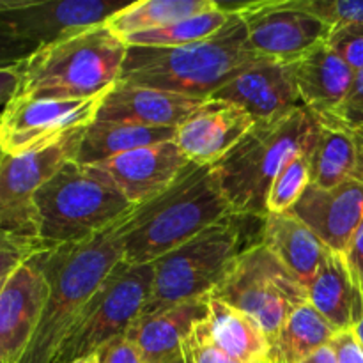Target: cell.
Listing matches in <instances>:
<instances>
[{
	"label": "cell",
	"instance_id": "1",
	"mask_svg": "<svg viewBox=\"0 0 363 363\" xmlns=\"http://www.w3.org/2000/svg\"><path fill=\"white\" fill-rule=\"evenodd\" d=\"M124 218V216H123ZM74 243L41 248L39 264L50 286L38 330L18 363H53L91 298L113 268L124 261L119 225Z\"/></svg>",
	"mask_w": 363,
	"mask_h": 363
},
{
	"label": "cell",
	"instance_id": "2",
	"mask_svg": "<svg viewBox=\"0 0 363 363\" xmlns=\"http://www.w3.org/2000/svg\"><path fill=\"white\" fill-rule=\"evenodd\" d=\"M234 216L213 167L190 163L163 194L135 206L119 225L124 261L152 264L208 227Z\"/></svg>",
	"mask_w": 363,
	"mask_h": 363
},
{
	"label": "cell",
	"instance_id": "3",
	"mask_svg": "<svg viewBox=\"0 0 363 363\" xmlns=\"http://www.w3.org/2000/svg\"><path fill=\"white\" fill-rule=\"evenodd\" d=\"M259 60L262 57L248 48L245 21L233 14L222 30L204 41L174 48L128 46L121 82L208 99Z\"/></svg>",
	"mask_w": 363,
	"mask_h": 363
},
{
	"label": "cell",
	"instance_id": "4",
	"mask_svg": "<svg viewBox=\"0 0 363 363\" xmlns=\"http://www.w3.org/2000/svg\"><path fill=\"white\" fill-rule=\"evenodd\" d=\"M319 128L305 106L255 126L213 165L218 186L234 215L266 218V194L293 156L311 151Z\"/></svg>",
	"mask_w": 363,
	"mask_h": 363
},
{
	"label": "cell",
	"instance_id": "5",
	"mask_svg": "<svg viewBox=\"0 0 363 363\" xmlns=\"http://www.w3.org/2000/svg\"><path fill=\"white\" fill-rule=\"evenodd\" d=\"M128 46L105 23L80 28L23 62L18 96L87 99L106 94L123 74Z\"/></svg>",
	"mask_w": 363,
	"mask_h": 363
},
{
	"label": "cell",
	"instance_id": "6",
	"mask_svg": "<svg viewBox=\"0 0 363 363\" xmlns=\"http://www.w3.org/2000/svg\"><path fill=\"white\" fill-rule=\"evenodd\" d=\"M34 204L43 248L87 240L135 208L108 176L74 160L39 188Z\"/></svg>",
	"mask_w": 363,
	"mask_h": 363
},
{
	"label": "cell",
	"instance_id": "7",
	"mask_svg": "<svg viewBox=\"0 0 363 363\" xmlns=\"http://www.w3.org/2000/svg\"><path fill=\"white\" fill-rule=\"evenodd\" d=\"M236 220L238 215H234L208 227L152 262V291L140 315H151L184 301L211 296L241 252L248 248L241 243L243 234Z\"/></svg>",
	"mask_w": 363,
	"mask_h": 363
},
{
	"label": "cell",
	"instance_id": "8",
	"mask_svg": "<svg viewBox=\"0 0 363 363\" xmlns=\"http://www.w3.org/2000/svg\"><path fill=\"white\" fill-rule=\"evenodd\" d=\"M211 298L255 319L268 340L282 330L293 312L308 301L307 289L300 280L262 243L241 252Z\"/></svg>",
	"mask_w": 363,
	"mask_h": 363
},
{
	"label": "cell",
	"instance_id": "9",
	"mask_svg": "<svg viewBox=\"0 0 363 363\" xmlns=\"http://www.w3.org/2000/svg\"><path fill=\"white\" fill-rule=\"evenodd\" d=\"M152 280V264L121 261L91 298L53 363H73L126 335L151 296Z\"/></svg>",
	"mask_w": 363,
	"mask_h": 363
},
{
	"label": "cell",
	"instance_id": "10",
	"mask_svg": "<svg viewBox=\"0 0 363 363\" xmlns=\"http://www.w3.org/2000/svg\"><path fill=\"white\" fill-rule=\"evenodd\" d=\"M84 130L39 151L4 156L0 163V233L41 247L34 197L60 167L77 158Z\"/></svg>",
	"mask_w": 363,
	"mask_h": 363
},
{
	"label": "cell",
	"instance_id": "11",
	"mask_svg": "<svg viewBox=\"0 0 363 363\" xmlns=\"http://www.w3.org/2000/svg\"><path fill=\"white\" fill-rule=\"evenodd\" d=\"M106 94L87 99L16 96L0 113V147L4 155L20 156L39 151L84 130L94 123Z\"/></svg>",
	"mask_w": 363,
	"mask_h": 363
},
{
	"label": "cell",
	"instance_id": "12",
	"mask_svg": "<svg viewBox=\"0 0 363 363\" xmlns=\"http://www.w3.org/2000/svg\"><path fill=\"white\" fill-rule=\"evenodd\" d=\"M220 6L241 16L247 27L248 48L262 59L289 62L325 43L332 28L303 9L298 0H257Z\"/></svg>",
	"mask_w": 363,
	"mask_h": 363
},
{
	"label": "cell",
	"instance_id": "13",
	"mask_svg": "<svg viewBox=\"0 0 363 363\" xmlns=\"http://www.w3.org/2000/svg\"><path fill=\"white\" fill-rule=\"evenodd\" d=\"M130 2L112 0H9L0 11V32L39 52L92 25L105 23Z\"/></svg>",
	"mask_w": 363,
	"mask_h": 363
},
{
	"label": "cell",
	"instance_id": "14",
	"mask_svg": "<svg viewBox=\"0 0 363 363\" xmlns=\"http://www.w3.org/2000/svg\"><path fill=\"white\" fill-rule=\"evenodd\" d=\"M41 250V248H39ZM25 259L0 289V362L18 363L27 351L50 294L38 252Z\"/></svg>",
	"mask_w": 363,
	"mask_h": 363
},
{
	"label": "cell",
	"instance_id": "15",
	"mask_svg": "<svg viewBox=\"0 0 363 363\" xmlns=\"http://www.w3.org/2000/svg\"><path fill=\"white\" fill-rule=\"evenodd\" d=\"M254 126V117L241 106L208 98L176 128L174 142L190 163L213 167Z\"/></svg>",
	"mask_w": 363,
	"mask_h": 363
},
{
	"label": "cell",
	"instance_id": "16",
	"mask_svg": "<svg viewBox=\"0 0 363 363\" xmlns=\"http://www.w3.org/2000/svg\"><path fill=\"white\" fill-rule=\"evenodd\" d=\"M190 165L176 142L147 145L96 163L133 206H140L172 186Z\"/></svg>",
	"mask_w": 363,
	"mask_h": 363
},
{
	"label": "cell",
	"instance_id": "17",
	"mask_svg": "<svg viewBox=\"0 0 363 363\" xmlns=\"http://www.w3.org/2000/svg\"><path fill=\"white\" fill-rule=\"evenodd\" d=\"M289 213L330 250L344 255L363 222V183L351 177L332 190L311 184Z\"/></svg>",
	"mask_w": 363,
	"mask_h": 363
},
{
	"label": "cell",
	"instance_id": "18",
	"mask_svg": "<svg viewBox=\"0 0 363 363\" xmlns=\"http://www.w3.org/2000/svg\"><path fill=\"white\" fill-rule=\"evenodd\" d=\"M211 98L241 106L255 123L275 121L303 106L286 62L273 59L248 66Z\"/></svg>",
	"mask_w": 363,
	"mask_h": 363
},
{
	"label": "cell",
	"instance_id": "19",
	"mask_svg": "<svg viewBox=\"0 0 363 363\" xmlns=\"http://www.w3.org/2000/svg\"><path fill=\"white\" fill-rule=\"evenodd\" d=\"M301 103L315 117H333L346 106L354 73L326 43L286 62Z\"/></svg>",
	"mask_w": 363,
	"mask_h": 363
},
{
	"label": "cell",
	"instance_id": "20",
	"mask_svg": "<svg viewBox=\"0 0 363 363\" xmlns=\"http://www.w3.org/2000/svg\"><path fill=\"white\" fill-rule=\"evenodd\" d=\"M202 101L204 99L138 87L119 80L105 96L94 121L177 128Z\"/></svg>",
	"mask_w": 363,
	"mask_h": 363
},
{
	"label": "cell",
	"instance_id": "21",
	"mask_svg": "<svg viewBox=\"0 0 363 363\" xmlns=\"http://www.w3.org/2000/svg\"><path fill=\"white\" fill-rule=\"evenodd\" d=\"M209 298L184 301L151 315H138L126 337L138 347L145 363H167L183 351L184 340L208 318Z\"/></svg>",
	"mask_w": 363,
	"mask_h": 363
},
{
	"label": "cell",
	"instance_id": "22",
	"mask_svg": "<svg viewBox=\"0 0 363 363\" xmlns=\"http://www.w3.org/2000/svg\"><path fill=\"white\" fill-rule=\"evenodd\" d=\"M259 243L264 245L289 269L291 275L300 280L305 289H308L330 252V248L291 213L266 216L262 220Z\"/></svg>",
	"mask_w": 363,
	"mask_h": 363
},
{
	"label": "cell",
	"instance_id": "23",
	"mask_svg": "<svg viewBox=\"0 0 363 363\" xmlns=\"http://www.w3.org/2000/svg\"><path fill=\"white\" fill-rule=\"evenodd\" d=\"M308 303L337 333L350 332L363 318V298L354 287L342 254L330 250L307 289Z\"/></svg>",
	"mask_w": 363,
	"mask_h": 363
},
{
	"label": "cell",
	"instance_id": "24",
	"mask_svg": "<svg viewBox=\"0 0 363 363\" xmlns=\"http://www.w3.org/2000/svg\"><path fill=\"white\" fill-rule=\"evenodd\" d=\"M311 184L332 190L346 183L357 170V145L350 128L337 117H319L314 144L308 151Z\"/></svg>",
	"mask_w": 363,
	"mask_h": 363
},
{
	"label": "cell",
	"instance_id": "25",
	"mask_svg": "<svg viewBox=\"0 0 363 363\" xmlns=\"http://www.w3.org/2000/svg\"><path fill=\"white\" fill-rule=\"evenodd\" d=\"M176 137V128L140 126V124L94 123L84 130L74 162L80 165H96L116 158L124 152L147 145L170 142Z\"/></svg>",
	"mask_w": 363,
	"mask_h": 363
},
{
	"label": "cell",
	"instance_id": "26",
	"mask_svg": "<svg viewBox=\"0 0 363 363\" xmlns=\"http://www.w3.org/2000/svg\"><path fill=\"white\" fill-rule=\"evenodd\" d=\"M208 325L215 342L240 363H268L269 340L255 319L209 296Z\"/></svg>",
	"mask_w": 363,
	"mask_h": 363
},
{
	"label": "cell",
	"instance_id": "27",
	"mask_svg": "<svg viewBox=\"0 0 363 363\" xmlns=\"http://www.w3.org/2000/svg\"><path fill=\"white\" fill-rule=\"evenodd\" d=\"M335 335L332 325L307 301L269 340L268 363H300L319 347L330 346Z\"/></svg>",
	"mask_w": 363,
	"mask_h": 363
},
{
	"label": "cell",
	"instance_id": "28",
	"mask_svg": "<svg viewBox=\"0 0 363 363\" xmlns=\"http://www.w3.org/2000/svg\"><path fill=\"white\" fill-rule=\"evenodd\" d=\"M216 6L218 2L215 0H138L113 13L105 21V27L121 39H126L133 34L206 13Z\"/></svg>",
	"mask_w": 363,
	"mask_h": 363
},
{
	"label": "cell",
	"instance_id": "29",
	"mask_svg": "<svg viewBox=\"0 0 363 363\" xmlns=\"http://www.w3.org/2000/svg\"><path fill=\"white\" fill-rule=\"evenodd\" d=\"M230 18L233 14L223 9L218 2L215 9L172 21L160 28L133 34L123 41L126 43V46H138V48H174V46L191 45L215 35L229 23Z\"/></svg>",
	"mask_w": 363,
	"mask_h": 363
},
{
	"label": "cell",
	"instance_id": "30",
	"mask_svg": "<svg viewBox=\"0 0 363 363\" xmlns=\"http://www.w3.org/2000/svg\"><path fill=\"white\" fill-rule=\"evenodd\" d=\"M308 186H311L308 152H301V155L293 156L273 179L266 194V213L268 215L289 213Z\"/></svg>",
	"mask_w": 363,
	"mask_h": 363
},
{
	"label": "cell",
	"instance_id": "31",
	"mask_svg": "<svg viewBox=\"0 0 363 363\" xmlns=\"http://www.w3.org/2000/svg\"><path fill=\"white\" fill-rule=\"evenodd\" d=\"M326 45L354 71H363V25L339 23L332 25Z\"/></svg>",
	"mask_w": 363,
	"mask_h": 363
},
{
	"label": "cell",
	"instance_id": "32",
	"mask_svg": "<svg viewBox=\"0 0 363 363\" xmlns=\"http://www.w3.org/2000/svg\"><path fill=\"white\" fill-rule=\"evenodd\" d=\"M183 351L190 363H240L225 353L218 344L215 342L209 330L208 318L202 319L194 332L184 340Z\"/></svg>",
	"mask_w": 363,
	"mask_h": 363
},
{
	"label": "cell",
	"instance_id": "33",
	"mask_svg": "<svg viewBox=\"0 0 363 363\" xmlns=\"http://www.w3.org/2000/svg\"><path fill=\"white\" fill-rule=\"evenodd\" d=\"M298 4L330 27L339 23L363 25V0H298Z\"/></svg>",
	"mask_w": 363,
	"mask_h": 363
},
{
	"label": "cell",
	"instance_id": "34",
	"mask_svg": "<svg viewBox=\"0 0 363 363\" xmlns=\"http://www.w3.org/2000/svg\"><path fill=\"white\" fill-rule=\"evenodd\" d=\"M98 354L101 363H145L138 347L126 335L110 340L98 351Z\"/></svg>",
	"mask_w": 363,
	"mask_h": 363
},
{
	"label": "cell",
	"instance_id": "35",
	"mask_svg": "<svg viewBox=\"0 0 363 363\" xmlns=\"http://www.w3.org/2000/svg\"><path fill=\"white\" fill-rule=\"evenodd\" d=\"M38 245L27 243H11L0 247V282L6 280L21 262L27 257H30L35 250H39Z\"/></svg>",
	"mask_w": 363,
	"mask_h": 363
},
{
	"label": "cell",
	"instance_id": "36",
	"mask_svg": "<svg viewBox=\"0 0 363 363\" xmlns=\"http://www.w3.org/2000/svg\"><path fill=\"white\" fill-rule=\"evenodd\" d=\"M344 259H346V266L351 275V280H353L354 287H357L358 293L363 298V222L358 227L357 233H354L353 240H351L350 247H347L346 254H344Z\"/></svg>",
	"mask_w": 363,
	"mask_h": 363
},
{
	"label": "cell",
	"instance_id": "37",
	"mask_svg": "<svg viewBox=\"0 0 363 363\" xmlns=\"http://www.w3.org/2000/svg\"><path fill=\"white\" fill-rule=\"evenodd\" d=\"M330 346L335 351L339 363H363V347L353 330L337 333Z\"/></svg>",
	"mask_w": 363,
	"mask_h": 363
},
{
	"label": "cell",
	"instance_id": "38",
	"mask_svg": "<svg viewBox=\"0 0 363 363\" xmlns=\"http://www.w3.org/2000/svg\"><path fill=\"white\" fill-rule=\"evenodd\" d=\"M34 53L30 46L0 32V67L27 62Z\"/></svg>",
	"mask_w": 363,
	"mask_h": 363
},
{
	"label": "cell",
	"instance_id": "39",
	"mask_svg": "<svg viewBox=\"0 0 363 363\" xmlns=\"http://www.w3.org/2000/svg\"><path fill=\"white\" fill-rule=\"evenodd\" d=\"M23 78V64L0 67V105L6 106L18 96Z\"/></svg>",
	"mask_w": 363,
	"mask_h": 363
},
{
	"label": "cell",
	"instance_id": "40",
	"mask_svg": "<svg viewBox=\"0 0 363 363\" xmlns=\"http://www.w3.org/2000/svg\"><path fill=\"white\" fill-rule=\"evenodd\" d=\"M340 123L347 124V126L363 128V106H344L337 116Z\"/></svg>",
	"mask_w": 363,
	"mask_h": 363
},
{
	"label": "cell",
	"instance_id": "41",
	"mask_svg": "<svg viewBox=\"0 0 363 363\" xmlns=\"http://www.w3.org/2000/svg\"><path fill=\"white\" fill-rule=\"evenodd\" d=\"M347 128H350L351 135H353L354 145H357V170H354L353 177L363 183V128H357V126H347Z\"/></svg>",
	"mask_w": 363,
	"mask_h": 363
},
{
	"label": "cell",
	"instance_id": "42",
	"mask_svg": "<svg viewBox=\"0 0 363 363\" xmlns=\"http://www.w3.org/2000/svg\"><path fill=\"white\" fill-rule=\"evenodd\" d=\"M300 363H339V360H337V354L332 346H323Z\"/></svg>",
	"mask_w": 363,
	"mask_h": 363
},
{
	"label": "cell",
	"instance_id": "43",
	"mask_svg": "<svg viewBox=\"0 0 363 363\" xmlns=\"http://www.w3.org/2000/svg\"><path fill=\"white\" fill-rule=\"evenodd\" d=\"M346 106H363V71L357 73V77H354V84L346 101Z\"/></svg>",
	"mask_w": 363,
	"mask_h": 363
},
{
	"label": "cell",
	"instance_id": "44",
	"mask_svg": "<svg viewBox=\"0 0 363 363\" xmlns=\"http://www.w3.org/2000/svg\"><path fill=\"white\" fill-rule=\"evenodd\" d=\"M73 363H101V360H99L98 353H92V354H89V357L80 358V360H74Z\"/></svg>",
	"mask_w": 363,
	"mask_h": 363
},
{
	"label": "cell",
	"instance_id": "45",
	"mask_svg": "<svg viewBox=\"0 0 363 363\" xmlns=\"http://www.w3.org/2000/svg\"><path fill=\"white\" fill-rule=\"evenodd\" d=\"M11 243H25V241H18V240H14V238L6 236V234L0 233V247H2V245H11ZM27 245H32V243H27Z\"/></svg>",
	"mask_w": 363,
	"mask_h": 363
},
{
	"label": "cell",
	"instance_id": "46",
	"mask_svg": "<svg viewBox=\"0 0 363 363\" xmlns=\"http://www.w3.org/2000/svg\"><path fill=\"white\" fill-rule=\"evenodd\" d=\"M353 332H354V335H357L358 342H360V344H362V347H363V318H362V321L358 323L357 326H354Z\"/></svg>",
	"mask_w": 363,
	"mask_h": 363
},
{
	"label": "cell",
	"instance_id": "47",
	"mask_svg": "<svg viewBox=\"0 0 363 363\" xmlns=\"http://www.w3.org/2000/svg\"><path fill=\"white\" fill-rule=\"evenodd\" d=\"M167 363H190V362H188V358H186V354H184V351H181V353L177 354L176 358H172V360H169Z\"/></svg>",
	"mask_w": 363,
	"mask_h": 363
},
{
	"label": "cell",
	"instance_id": "48",
	"mask_svg": "<svg viewBox=\"0 0 363 363\" xmlns=\"http://www.w3.org/2000/svg\"><path fill=\"white\" fill-rule=\"evenodd\" d=\"M4 156H6V155H4V151H2V147H0V163H2V160H4Z\"/></svg>",
	"mask_w": 363,
	"mask_h": 363
},
{
	"label": "cell",
	"instance_id": "49",
	"mask_svg": "<svg viewBox=\"0 0 363 363\" xmlns=\"http://www.w3.org/2000/svg\"><path fill=\"white\" fill-rule=\"evenodd\" d=\"M4 282H6V280H2V282H0V289H2V286H4Z\"/></svg>",
	"mask_w": 363,
	"mask_h": 363
},
{
	"label": "cell",
	"instance_id": "50",
	"mask_svg": "<svg viewBox=\"0 0 363 363\" xmlns=\"http://www.w3.org/2000/svg\"><path fill=\"white\" fill-rule=\"evenodd\" d=\"M0 363H2V362H0Z\"/></svg>",
	"mask_w": 363,
	"mask_h": 363
}]
</instances>
